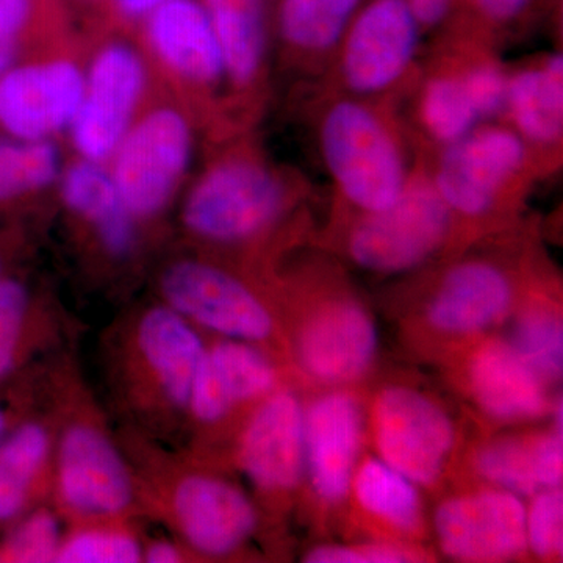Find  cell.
<instances>
[{"instance_id": "484cf974", "label": "cell", "mask_w": 563, "mask_h": 563, "mask_svg": "<svg viewBox=\"0 0 563 563\" xmlns=\"http://www.w3.org/2000/svg\"><path fill=\"white\" fill-rule=\"evenodd\" d=\"M361 0H280V35L296 49H331L342 38Z\"/></svg>"}, {"instance_id": "ba28073f", "label": "cell", "mask_w": 563, "mask_h": 563, "mask_svg": "<svg viewBox=\"0 0 563 563\" xmlns=\"http://www.w3.org/2000/svg\"><path fill=\"white\" fill-rule=\"evenodd\" d=\"M162 290L181 317L229 339L258 342L273 331L272 314L242 282L207 263L177 262L166 269Z\"/></svg>"}, {"instance_id": "e575fe53", "label": "cell", "mask_w": 563, "mask_h": 563, "mask_svg": "<svg viewBox=\"0 0 563 563\" xmlns=\"http://www.w3.org/2000/svg\"><path fill=\"white\" fill-rule=\"evenodd\" d=\"M49 5L51 0H0V76L16 65L24 40Z\"/></svg>"}, {"instance_id": "4dcf8cb0", "label": "cell", "mask_w": 563, "mask_h": 563, "mask_svg": "<svg viewBox=\"0 0 563 563\" xmlns=\"http://www.w3.org/2000/svg\"><path fill=\"white\" fill-rule=\"evenodd\" d=\"M477 470L485 479L514 495H532L540 485L533 466L532 444L521 440H499L477 455Z\"/></svg>"}, {"instance_id": "2e32d148", "label": "cell", "mask_w": 563, "mask_h": 563, "mask_svg": "<svg viewBox=\"0 0 563 563\" xmlns=\"http://www.w3.org/2000/svg\"><path fill=\"white\" fill-rule=\"evenodd\" d=\"M174 512L188 543L207 555L232 553L257 523L254 506L239 488L209 476L181 481L174 495Z\"/></svg>"}, {"instance_id": "ac0fdd59", "label": "cell", "mask_w": 563, "mask_h": 563, "mask_svg": "<svg viewBox=\"0 0 563 563\" xmlns=\"http://www.w3.org/2000/svg\"><path fill=\"white\" fill-rule=\"evenodd\" d=\"M274 369L262 352L242 340H231L206 351L188 406L202 421H218L236 402L250 401L272 390Z\"/></svg>"}, {"instance_id": "4fadbf2b", "label": "cell", "mask_w": 563, "mask_h": 563, "mask_svg": "<svg viewBox=\"0 0 563 563\" xmlns=\"http://www.w3.org/2000/svg\"><path fill=\"white\" fill-rule=\"evenodd\" d=\"M141 24L147 49L177 79L209 87L225 76L220 44L201 0H174Z\"/></svg>"}, {"instance_id": "836d02e7", "label": "cell", "mask_w": 563, "mask_h": 563, "mask_svg": "<svg viewBox=\"0 0 563 563\" xmlns=\"http://www.w3.org/2000/svg\"><path fill=\"white\" fill-rule=\"evenodd\" d=\"M27 313L29 292L24 285L0 277V380L5 379L16 365Z\"/></svg>"}, {"instance_id": "30bf717a", "label": "cell", "mask_w": 563, "mask_h": 563, "mask_svg": "<svg viewBox=\"0 0 563 563\" xmlns=\"http://www.w3.org/2000/svg\"><path fill=\"white\" fill-rule=\"evenodd\" d=\"M420 41V22L407 0H373L352 22L343 76L352 90L377 92L409 69Z\"/></svg>"}, {"instance_id": "4316f807", "label": "cell", "mask_w": 563, "mask_h": 563, "mask_svg": "<svg viewBox=\"0 0 563 563\" xmlns=\"http://www.w3.org/2000/svg\"><path fill=\"white\" fill-rule=\"evenodd\" d=\"M357 501L366 512L395 528L412 531L420 523L421 501L412 481L384 461H366L354 477Z\"/></svg>"}, {"instance_id": "f35d334b", "label": "cell", "mask_w": 563, "mask_h": 563, "mask_svg": "<svg viewBox=\"0 0 563 563\" xmlns=\"http://www.w3.org/2000/svg\"><path fill=\"white\" fill-rule=\"evenodd\" d=\"M533 466L540 487L558 488L562 484L563 443L562 431L544 437L532 446Z\"/></svg>"}, {"instance_id": "83f0119b", "label": "cell", "mask_w": 563, "mask_h": 563, "mask_svg": "<svg viewBox=\"0 0 563 563\" xmlns=\"http://www.w3.org/2000/svg\"><path fill=\"white\" fill-rule=\"evenodd\" d=\"M60 174V152L52 141L0 136V203L44 190Z\"/></svg>"}, {"instance_id": "d590c367", "label": "cell", "mask_w": 563, "mask_h": 563, "mask_svg": "<svg viewBox=\"0 0 563 563\" xmlns=\"http://www.w3.org/2000/svg\"><path fill=\"white\" fill-rule=\"evenodd\" d=\"M526 543L540 558L562 553L563 496L558 488H547L537 496L531 510L526 514Z\"/></svg>"}, {"instance_id": "f546056e", "label": "cell", "mask_w": 563, "mask_h": 563, "mask_svg": "<svg viewBox=\"0 0 563 563\" xmlns=\"http://www.w3.org/2000/svg\"><path fill=\"white\" fill-rule=\"evenodd\" d=\"M512 347L542 379H558L563 365V331L558 314L532 309L518 320Z\"/></svg>"}, {"instance_id": "ee69618b", "label": "cell", "mask_w": 563, "mask_h": 563, "mask_svg": "<svg viewBox=\"0 0 563 563\" xmlns=\"http://www.w3.org/2000/svg\"><path fill=\"white\" fill-rule=\"evenodd\" d=\"M0 268H2V262H0Z\"/></svg>"}, {"instance_id": "ffe728a7", "label": "cell", "mask_w": 563, "mask_h": 563, "mask_svg": "<svg viewBox=\"0 0 563 563\" xmlns=\"http://www.w3.org/2000/svg\"><path fill=\"white\" fill-rule=\"evenodd\" d=\"M470 384L479 406L496 420H529L547 407L542 377L512 344L492 342L481 347L470 365Z\"/></svg>"}, {"instance_id": "5bb4252c", "label": "cell", "mask_w": 563, "mask_h": 563, "mask_svg": "<svg viewBox=\"0 0 563 563\" xmlns=\"http://www.w3.org/2000/svg\"><path fill=\"white\" fill-rule=\"evenodd\" d=\"M242 465L252 483L265 490H288L306 468V415L290 393L263 404L244 432Z\"/></svg>"}, {"instance_id": "3957f363", "label": "cell", "mask_w": 563, "mask_h": 563, "mask_svg": "<svg viewBox=\"0 0 563 563\" xmlns=\"http://www.w3.org/2000/svg\"><path fill=\"white\" fill-rule=\"evenodd\" d=\"M284 185L261 163L231 158L211 166L196 180L184 202V222L211 242L251 239L284 207Z\"/></svg>"}, {"instance_id": "7a4b0ae2", "label": "cell", "mask_w": 563, "mask_h": 563, "mask_svg": "<svg viewBox=\"0 0 563 563\" xmlns=\"http://www.w3.org/2000/svg\"><path fill=\"white\" fill-rule=\"evenodd\" d=\"M192 151L191 124L180 110L163 106L136 118L107 162L133 217H152L172 202L190 169Z\"/></svg>"}, {"instance_id": "9c48e42d", "label": "cell", "mask_w": 563, "mask_h": 563, "mask_svg": "<svg viewBox=\"0 0 563 563\" xmlns=\"http://www.w3.org/2000/svg\"><path fill=\"white\" fill-rule=\"evenodd\" d=\"M523 162L525 144L517 133L503 128L473 131L444 152L433 187L448 209L476 217L492 209Z\"/></svg>"}, {"instance_id": "603a6c76", "label": "cell", "mask_w": 563, "mask_h": 563, "mask_svg": "<svg viewBox=\"0 0 563 563\" xmlns=\"http://www.w3.org/2000/svg\"><path fill=\"white\" fill-rule=\"evenodd\" d=\"M220 44L225 76L247 85L261 73L266 54L262 0H201Z\"/></svg>"}, {"instance_id": "d6a6232c", "label": "cell", "mask_w": 563, "mask_h": 563, "mask_svg": "<svg viewBox=\"0 0 563 563\" xmlns=\"http://www.w3.org/2000/svg\"><path fill=\"white\" fill-rule=\"evenodd\" d=\"M141 559L139 543L128 533L85 531L62 544L57 562L65 563H133Z\"/></svg>"}, {"instance_id": "8d00e7d4", "label": "cell", "mask_w": 563, "mask_h": 563, "mask_svg": "<svg viewBox=\"0 0 563 563\" xmlns=\"http://www.w3.org/2000/svg\"><path fill=\"white\" fill-rule=\"evenodd\" d=\"M461 80L479 118L492 117L506 106L509 80L496 66H474Z\"/></svg>"}, {"instance_id": "d6986e66", "label": "cell", "mask_w": 563, "mask_h": 563, "mask_svg": "<svg viewBox=\"0 0 563 563\" xmlns=\"http://www.w3.org/2000/svg\"><path fill=\"white\" fill-rule=\"evenodd\" d=\"M510 301V282L496 266L463 263L444 277L429 306L428 317L439 331L473 333L498 321Z\"/></svg>"}, {"instance_id": "8fae6325", "label": "cell", "mask_w": 563, "mask_h": 563, "mask_svg": "<svg viewBox=\"0 0 563 563\" xmlns=\"http://www.w3.org/2000/svg\"><path fill=\"white\" fill-rule=\"evenodd\" d=\"M444 554L462 562H498L526 547V510L510 492H485L443 503L435 515Z\"/></svg>"}, {"instance_id": "52a82bcc", "label": "cell", "mask_w": 563, "mask_h": 563, "mask_svg": "<svg viewBox=\"0 0 563 563\" xmlns=\"http://www.w3.org/2000/svg\"><path fill=\"white\" fill-rule=\"evenodd\" d=\"M85 87V69L69 58L16 63L0 76V131L52 141L69 131Z\"/></svg>"}, {"instance_id": "e0dca14e", "label": "cell", "mask_w": 563, "mask_h": 563, "mask_svg": "<svg viewBox=\"0 0 563 563\" xmlns=\"http://www.w3.org/2000/svg\"><path fill=\"white\" fill-rule=\"evenodd\" d=\"M362 439V410L352 396L318 399L306 417V465L314 492L340 501L350 492Z\"/></svg>"}, {"instance_id": "b9f144b4", "label": "cell", "mask_w": 563, "mask_h": 563, "mask_svg": "<svg viewBox=\"0 0 563 563\" xmlns=\"http://www.w3.org/2000/svg\"><path fill=\"white\" fill-rule=\"evenodd\" d=\"M146 561L152 563H173L180 561V553L174 544L158 542L152 544L146 553Z\"/></svg>"}, {"instance_id": "d4e9b609", "label": "cell", "mask_w": 563, "mask_h": 563, "mask_svg": "<svg viewBox=\"0 0 563 563\" xmlns=\"http://www.w3.org/2000/svg\"><path fill=\"white\" fill-rule=\"evenodd\" d=\"M49 455L43 426L25 422L0 440V525L20 518Z\"/></svg>"}, {"instance_id": "7bdbcfd3", "label": "cell", "mask_w": 563, "mask_h": 563, "mask_svg": "<svg viewBox=\"0 0 563 563\" xmlns=\"http://www.w3.org/2000/svg\"><path fill=\"white\" fill-rule=\"evenodd\" d=\"M7 429V415L3 412L2 407H0V440L3 439V432Z\"/></svg>"}, {"instance_id": "44dd1931", "label": "cell", "mask_w": 563, "mask_h": 563, "mask_svg": "<svg viewBox=\"0 0 563 563\" xmlns=\"http://www.w3.org/2000/svg\"><path fill=\"white\" fill-rule=\"evenodd\" d=\"M58 180L63 202L90 222L107 251L121 255L131 250L135 217L122 201L106 163L79 158L62 172Z\"/></svg>"}, {"instance_id": "60d3db41", "label": "cell", "mask_w": 563, "mask_h": 563, "mask_svg": "<svg viewBox=\"0 0 563 563\" xmlns=\"http://www.w3.org/2000/svg\"><path fill=\"white\" fill-rule=\"evenodd\" d=\"M531 0H476L485 16L493 21L507 22L520 16Z\"/></svg>"}, {"instance_id": "8992f818", "label": "cell", "mask_w": 563, "mask_h": 563, "mask_svg": "<svg viewBox=\"0 0 563 563\" xmlns=\"http://www.w3.org/2000/svg\"><path fill=\"white\" fill-rule=\"evenodd\" d=\"M374 431L383 461L421 485L439 479L455 440L450 417L421 393L402 387L377 396Z\"/></svg>"}, {"instance_id": "7402d4cb", "label": "cell", "mask_w": 563, "mask_h": 563, "mask_svg": "<svg viewBox=\"0 0 563 563\" xmlns=\"http://www.w3.org/2000/svg\"><path fill=\"white\" fill-rule=\"evenodd\" d=\"M139 344L163 390L176 404H188L206 355L201 336L172 307L152 309L140 322Z\"/></svg>"}, {"instance_id": "1f68e13d", "label": "cell", "mask_w": 563, "mask_h": 563, "mask_svg": "<svg viewBox=\"0 0 563 563\" xmlns=\"http://www.w3.org/2000/svg\"><path fill=\"white\" fill-rule=\"evenodd\" d=\"M60 547L57 520L51 514L36 512L22 520L0 547V562H52Z\"/></svg>"}, {"instance_id": "f1b7e54d", "label": "cell", "mask_w": 563, "mask_h": 563, "mask_svg": "<svg viewBox=\"0 0 563 563\" xmlns=\"http://www.w3.org/2000/svg\"><path fill=\"white\" fill-rule=\"evenodd\" d=\"M421 118L433 139L451 144L474 131L481 120L461 79L440 77L426 88Z\"/></svg>"}, {"instance_id": "5b68a950", "label": "cell", "mask_w": 563, "mask_h": 563, "mask_svg": "<svg viewBox=\"0 0 563 563\" xmlns=\"http://www.w3.org/2000/svg\"><path fill=\"white\" fill-rule=\"evenodd\" d=\"M450 209L433 185L407 184L387 209L369 213L351 236L352 258L377 273L407 272L439 250Z\"/></svg>"}, {"instance_id": "277c9868", "label": "cell", "mask_w": 563, "mask_h": 563, "mask_svg": "<svg viewBox=\"0 0 563 563\" xmlns=\"http://www.w3.org/2000/svg\"><path fill=\"white\" fill-rule=\"evenodd\" d=\"M146 88V63L132 44L114 40L99 47L85 69L84 95L68 131L79 158L110 161L136 120Z\"/></svg>"}, {"instance_id": "9a60e30c", "label": "cell", "mask_w": 563, "mask_h": 563, "mask_svg": "<svg viewBox=\"0 0 563 563\" xmlns=\"http://www.w3.org/2000/svg\"><path fill=\"white\" fill-rule=\"evenodd\" d=\"M376 325L355 302H333L307 322L299 339V357L307 373L329 384L357 379L372 365Z\"/></svg>"}, {"instance_id": "7c38bea8", "label": "cell", "mask_w": 563, "mask_h": 563, "mask_svg": "<svg viewBox=\"0 0 563 563\" xmlns=\"http://www.w3.org/2000/svg\"><path fill=\"white\" fill-rule=\"evenodd\" d=\"M58 487L70 509L88 515L121 512L132 499V483L121 455L106 435L76 426L58 451Z\"/></svg>"}, {"instance_id": "6da1fadb", "label": "cell", "mask_w": 563, "mask_h": 563, "mask_svg": "<svg viewBox=\"0 0 563 563\" xmlns=\"http://www.w3.org/2000/svg\"><path fill=\"white\" fill-rule=\"evenodd\" d=\"M321 150L347 201L368 213L390 207L409 184L391 133L361 103L340 102L329 110L322 121Z\"/></svg>"}, {"instance_id": "cb8c5ba5", "label": "cell", "mask_w": 563, "mask_h": 563, "mask_svg": "<svg viewBox=\"0 0 563 563\" xmlns=\"http://www.w3.org/2000/svg\"><path fill=\"white\" fill-rule=\"evenodd\" d=\"M518 131L536 143H554L563 131V62L555 55L543 68L526 69L507 85V101Z\"/></svg>"}, {"instance_id": "74e56055", "label": "cell", "mask_w": 563, "mask_h": 563, "mask_svg": "<svg viewBox=\"0 0 563 563\" xmlns=\"http://www.w3.org/2000/svg\"><path fill=\"white\" fill-rule=\"evenodd\" d=\"M309 563H399L409 562L410 554L391 547H324L307 555Z\"/></svg>"}, {"instance_id": "ab89813d", "label": "cell", "mask_w": 563, "mask_h": 563, "mask_svg": "<svg viewBox=\"0 0 563 563\" xmlns=\"http://www.w3.org/2000/svg\"><path fill=\"white\" fill-rule=\"evenodd\" d=\"M174 0H107L111 14L118 20L141 22L152 11L161 9Z\"/></svg>"}]
</instances>
